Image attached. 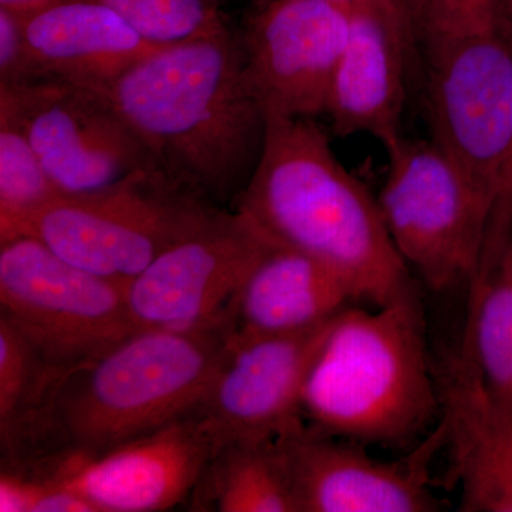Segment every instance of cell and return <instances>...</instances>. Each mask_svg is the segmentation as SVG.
Segmentation results:
<instances>
[{"mask_svg": "<svg viewBox=\"0 0 512 512\" xmlns=\"http://www.w3.org/2000/svg\"><path fill=\"white\" fill-rule=\"evenodd\" d=\"M104 93L157 168L218 207L234 208L266 131L245 76L241 36L228 26L160 47Z\"/></svg>", "mask_w": 512, "mask_h": 512, "instance_id": "6da1fadb", "label": "cell"}, {"mask_svg": "<svg viewBox=\"0 0 512 512\" xmlns=\"http://www.w3.org/2000/svg\"><path fill=\"white\" fill-rule=\"evenodd\" d=\"M232 210L276 245L329 266L357 302L383 306L417 289L377 198L313 119L266 120L261 157Z\"/></svg>", "mask_w": 512, "mask_h": 512, "instance_id": "7a4b0ae2", "label": "cell"}, {"mask_svg": "<svg viewBox=\"0 0 512 512\" xmlns=\"http://www.w3.org/2000/svg\"><path fill=\"white\" fill-rule=\"evenodd\" d=\"M440 414L419 293L333 318L302 399V417L328 436L406 446Z\"/></svg>", "mask_w": 512, "mask_h": 512, "instance_id": "3957f363", "label": "cell"}, {"mask_svg": "<svg viewBox=\"0 0 512 512\" xmlns=\"http://www.w3.org/2000/svg\"><path fill=\"white\" fill-rule=\"evenodd\" d=\"M227 320L187 329H141L73 367L56 414L72 457L106 453L200 410L231 353Z\"/></svg>", "mask_w": 512, "mask_h": 512, "instance_id": "277c9868", "label": "cell"}, {"mask_svg": "<svg viewBox=\"0 0 512 512\" xmlns=\"http://www.w3.org/2000/svg\"><path fill=\"white\" fill-rule=\"evenodd\" d=\"M222 210L228 208L160 168H140L100 190L60 195L32 218L25 237L84 271L128 285Z\"/></svg>", "mask_w": 512, "mask_h": 512, "instance_id": "5b68a950", "label": "cell"}, {"mask_svg": "<svg viewBox=\"0 0 512 512\" xmlns=\"http://www.w3.org/2000/svg\"><path fill=\"white\" fill-rule=\"evenodd\" d=\"M377 195L397 251L427 288L453 291L476 271L495 201L433 140L386 148Z\"/></svg>", "mask_w": 512, "mask_h": 512, "instance_id": "8992f818", "label": "cell"}, {"mask_svg": "<svg viewBox=\"0 0 512 512\" xmlns=\"http://www.w3.org/2000/svg\"><path fill=\"white\" fill-rule=\"evenodd\" d=\"M126 288L64 261L39 239L0 244V313L69 369L140 330Z\"/></svg>", "mask_w": 512, "mask_h": 512, "instance_id": "52a82bcc", "label": "cell"}, {"mask_svg": "<svg viewBox=\"0 0 512 512\" xmlns=\"http://www.w3.org/2000/svg\"><path fill=\"white\" fill-rule=\"evenodd\" d=\"M426 60L431 140L497 202L512 157V40L471 37Z\"/></svg>", "mask_w": 512, "mask_h": 512, "instance_id": "ba28073f", "label": "cell"}, {"mask_svg": "<svg viewBox=\"0 0 512 512\" xmlns=\"http://www.w3.org/2000/svg\"><path fill=\"white\" fill-rule=\"evenodd\" d=\"M50 180L62 194H82L156 167L106 93L53 79L0 86Z\"/></svg>", "mask_w": 512, "mask_h": 512, "instance_id": "9c48e42d", "label": "cell"}, {"mask_svg": "<svg viewBox=\"0 0 512 512\" xmlns=\"http://www.w3.org/2000/svg\"><path fill=\"white\" fill-rule=\"evenodd\" d=\"M275 242L235 210L158 256L127 285L138 329H187L224 319L229 303Z\"/></svg>", "mask_w": 512, "mask_h": 512, "instance_id": "30bf717a", "label": "cell"}, {"mask_svg": "<svg viewBox=\"0 0 512 512\" xmlns=\"http://www.w3.org/2000/svg\"><path fill=\"white\" fill-rule=\"evenodd\" d=\"M352 12L330 0H268L241 35L249 89L268 119L325 114Z\"/></svg>", "mask_w": 512, "mask_h": 512, "instance_id": "8fae6325", "label": "cell"}, {"mask_svg": "<svg viewBox=\"0 0 512 512\" xmlns=\"http://www.w3.org/2000/svg\"><path fill=\"white\" fill-rule=\"evenodd\" d=\"M299 512H431L439 501L426 463L446 443L443 424L421 444L414 463H386L346 440L313 429L305 419L276 436Z\"/></svg>", "mask_w": 512, "mask_h": 512, "instance_id": "7c38bea8", "label": "cell"}, {"mask_svg": "<svg viewBox=\"0 0 512 512\" xmlns=\"http://www.w3.org/2000/svg\"><path fill=\"white\" fill-rule=\"evenodd\" d=\"M214 440L200 410L106 453L72 457L49 481L69 488L97 512H158L187 504Z\"/></svg>", "mask_w": 512, "mask_h": 512, "instance_id": "4fadbf2b", "label": "cell"}, {"mask_svg": "<svg viewBox=\"0 0 512 512\" xmlns=\"http://www.w3.org/2000/svg\"><path fill=\"white\" fill-rule=\"evenodd\" d=\"M332 320L234 343L200 407L215 448L231 441L274 439L303 419V390Z\"/></svg>", "mask_w": 512, "mask_h": 512, "instance_id": "5bb4252c", "label": "cell"}, {"mask_svg": "<svg viewBox=\"0 0 512 512\" xmlns=\"http://www.w3.org/2000/svg\"><path fill=\"white\" fill-rule=\"evenodd\" d=\"M440 423L461 487L460 510L512 512V410L458 348L436 370Z\"/></svg>", "mask_w": 512, "mask_h": 512, "instance_id": "9a60e30c", "label": "cell"}, {"mask_svg": "<svg viewBox=\"0 0 512 512\" xmlns=\"http://www.w3.org/2000/svg\"><path fill=\"white\" fill-rule=\"evenodd\" d=\"M36 80L104 93L160 46L99 0H50L18 12Z\"/></svg>", "mask_w": 512, "mask_h": 512, "instance_id": "2e32d148", "label": "cell"}, {"mask_svg": "<svg viewBox=\"0 0 512 512\" xmlns=\"http://www.w3.org/2000/svg\"><path fill=\"white\" fill-rule=\"evenodd\" d=\"M414 49L386 13L355 10L325 114L340 137L367 134L384 148L402 134L407 69Z\"/></svg>", "mask_w": 512, "mask_h": 512, "instance_id": "e0dca14e", "label": "cell"}, {"mask_svg": "<svg viewBox=\"0 0 512 512\" xmlns=\"http://www.w3.org/2000/svg\"><path fill=\"white\" fill-rule=\"evenodd\" d=\"M356 302L355 293L329 266L275 245L239 288L224 319L237 343L312 328Z\"/></svg>", "mask_w": 512, "mask_h": 512, "instance_id": "ac0fdd59", "label": "cell"}, {"mask_svg": "<svg viewBox=\"0 0 512 512\" xmlns=\"http://www.w3.org/2000/svg\"><path fill=\"white\" fill-rule=\"evenodd\" d=\"M467 293L460 348L494 396L512 410V224H488Z\"/></svg>", "mask_w": 512, "mask_h": 512, "instance_id": "d6986e66", "label": "cell"}, {"mask_svg": "<svg viewBox=\"0 0 512 512\" xmlns=\"http://www.w3.org/2000/svg\"><path fill=\"white\" fill-rule=\"evenodd\" d=\"M185 505L197 512H299L276 437L215 448Z\"/></svg>", "mask_w": 512, "mask_h": 512, "instance_id": "ffe728a7", "label": "cell"}, {"mask_svg": "<svg viewBox=\"0 0 512 512\" xmlns=\"http://www.w3.org/2000/svg\"><path fill=\"white\" fill-rule=\"evenodd\" d=\"M60 195L18 120L0 104V244L25 237L32 218Z\"/></svg>", "mask_w": 512, "mask_h": 512, "instance_id": "44dd1931", "label": "cell"}, {"mask_svg": "<svg viewBox=\"0 0 512 512\" xmlns=\"http://www.w3.org/2000/svg\"><path fill=\"white\" fill-rule=\"evenodd\" d=\"M144 39L164 47L228 28L221 0H99Z\"/></svg>", "mask_w": 512, "mask_h": 512, "instance_id": "7402d4cb", "label": "cell"}, {"mask_svg": "<svg viewBox=\"0 0 512 512\" xmlns=\"http://www.w3.org/2000/svg\"><path fill=\"white\" fill-rule=\"evenodd\" d=\"M507 0H414L413 35L424 55L471 37L504 33Z\"/></svg>", "mask_w": 512, "mask_h": 512, "instance_id": "603a6c76", "label": "cell"}, {"mask_svg": "<svg viewBox=\"0 0 512 512\" xmlns=\"http://www.w3.org/2000/svg\"><path fill=\"white\" fill-rule=\"evenodd\" d=\"M2 512H97L86 498L63 485L0 471Z\"/></svg>", "mask_w": 512, "mask_h": 512, "instance_id": "cb8c5ba5", "label": "cell"}, {"mask_svg": "<svg viewBox=\"0 0 512 512\" xmlns=\"http://www.w3.org/2000/svg\"><path fill=\"white\" fill-rule=\"evenodd\" d=\"M33 80H36V73L30 62L19 13L0 8V86H16Z\"/></svg>", "mask_w": 512, "mask_h": 512, "instance_id": "d4e9b609", "label": "cell"}, {"mask_svg": "<svg viewBox=\"0 0 512 512\" xmlns=\"http://www.w3.org/2000/svg\"><path fill=\"white\" fill-rule=\"evenodd\" d=\"M384 6L389 10L393 22L406 37L407 42L417 50L413 35V0H383Z\"/></svg>", "mask_w": 512, "mask_h": 512, "instance_id": "484cf974", "label": "cell"}, {"mask_svg": "<svg viewBox=\"0 0 512 512\" xmlns=\"http://www.w3.org/2000/svg\"><path fill=\"white\" fill-rule=\"evenodd\" d=\"M330 2L338 3V5L343 6V8L350 10V12H355V10L369 9L380 10V12L386 13V15L389 16L390 20L393 22L392 16H390L389 10H387L386 6H384L383 0H330ZM394 26H396V23H394ZM404 39H406V37H404Z\"/></svg>", "mask_w": 512, "mask_h": 512, "instance_id": "4316f807", "label": "cell"}, {"mask_svg": "<svg viewBox=\"0 0 512 512\" xmlns=\"http://www.w3.org/2000/svg\"><path fill=\"white\" fill-rule=\"evenodd\" d=\"M494 207L512 210V157L510 164H508L507 173H505L503 187H501L500 195H498Z\"/></svg>", "mask_w": 512, "mask_h": 512, "instance_id": "83f0119b", "label": "cell"}, {"mask_svg": "<svg viewBox=\"0 0 512 512\" xmlns=\"http://www.w3.org/2000/svg\"><path fill=\"white\" fill-rule=\"evenodd\" d=\"M47 2H50V0H0V8L23 12V10L36 8V6Z\"/></svg>", "mask_w": 512, "mask_h": 512, "instance_id": "f1b7e54d", "label": "cell"}, {"mask_svg": "<svg viewBox=\"0 0 512 512\" xmlns=\"http://www.w3.org/2000/svg\"><path fill=\"white\" fill-rule=\"evenodd\" d=\"M505 36L512 40V0L505 3Z\"/></svg>", "mask_w": 512, "mask_h": 512, "instance_id": "f546056e", "label": "cell"}, {"mask_svg": "<svg viewBox=\"0 0 512 512\" xmlns=\"http://www.w3.org/2000/svg\"><path fill=\"white\" fill-rule=\"evenodd\" d=\"M413 3H414V0H413ZM412 18H413V16H412Z\"/></svg>", "mask_w": 512, "mask_h": 512, "instance_id": "4dcf8cb0", "label": "cell"}]
</instances>
